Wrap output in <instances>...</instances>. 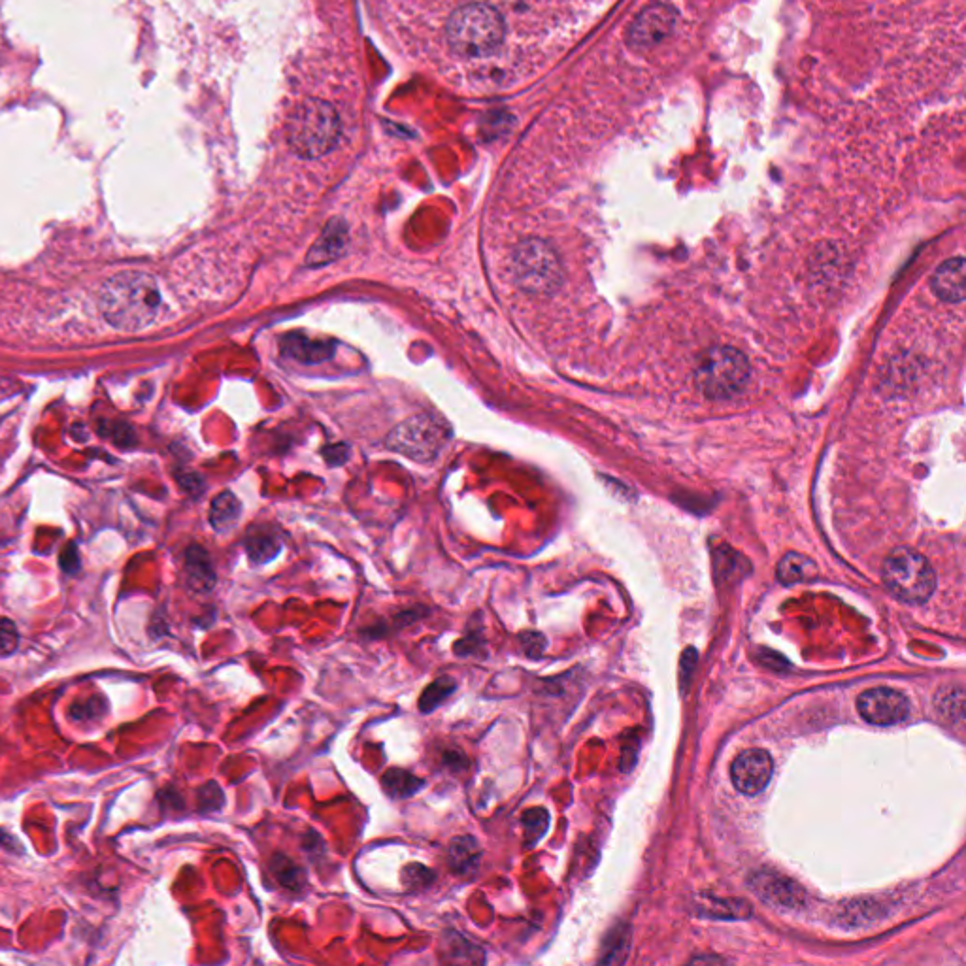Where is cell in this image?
<instances>
[{
  "instance_id": "cell-1",
  "label": "cell",
  "mask_w": 966,
  "mask_h": 966,
  "mask_svg": "<svg viewBox=\"0 0 966 966\" xmlns=\"http://www.w3.org/2000/svg\"><path fill=\"white\" fill-rule=\"evenodd\" d=\"M161 289L157 280L142 270H121L102 285L100 312L123 333H138L155 323L161 312Z\"/></svg>"
},
{
  "instance_id": "cell-2",
  "label": "cell",
  "mask_w": 966,
  "mask_h": 966,
  "mask_svg": "<svg viewBox=\"0 0 966 966\" xmlns=\"http://www.w3.org/2000/svg\"><path fill=\"white\" fill-rule=\"evenodd\" d=\"M504 31L502 16L493 6L472 2L451 14L446 25V38L457 55L485 57L502 44Z\"/></svg>"
},
{
  "instance_id": "cell-3",
  "label": "cell",
  "mask_w": 966,
  "mask_h": 966,
  "mask_svg": "<svg viewBox=\"0 0 966 966\" xmlns=\"http://www.w3.org/2000/svg\"><path fill=\"white\" fill-rule=\"evenodd\" d=\"M340 140V117L325 100L302 102L289 117L287 142L302 159H319L336 148Z\"/></svg>"
},
{
  "instance_id": "cell-4",
  "label": "cell",
  "mask_w": 966,
  "mask_h": 966,
  "mask_svg": "<svg viewBox=\"0 0 966 966\" xmlns=\"http://www.w3.org/2000/svg\"><path fill=\"white\" fill-rule=\"evenodd\" d=\"M885 587L906 604H923L933 597L936 574L929 559L919 551L897 548L883 561Z\"/></svg>"
},
{
  "instance_id": "cell-5",
  "label": "cell",
  "mask_w": 966,
  "mask_h": 966,
  "mask_svg": "<svg viewBox=\"0 0 966 966\" xmlns=\"http://www.w3.org/2000/svg\"><path fill=\"white\" fill-rule=\"evenodd\" d=\"M750 374V361L744 353L729 346H719L702 357L695 372V384L706 399H733L744 391Z\"/></svg>"
},
{
  "instance_id": "cell-6",
  "label": "cell",
  "mask_w": 966,
  "mask_h": 966,
  "mask_svg": "<svg viewBox=\"0 0 966 966\" xmlns=\"http://www.w3.org/2000/svg\"><path fill=\"white\" fill-rule=\"evenodd\" d=\"M517 285L534 295H550L563 284V267L555 250L540 238L523 240L512 255Z\"/></svg>"
},
{
  "instance_id": "cell-7",
  "label": "cell",
  "mask_w": 966,
  "mask_h": 966,
  "mask_svg": "<svg viewBox=\"0 0 966 966\" xmlns=\"http://www.w3.org/2000/svg\"><path fill=\"white\" fill-rule=\"evenodd\" d=\"M446 444L444 427L429 416H416L402 421L385 440V446L414 461H433Z\"/></svg>"
},
{
  "instance_id": "cell-8",
  "label": "cell",
  "mask_w": 966,
  "mask_h": 966,
  "mask_svg": "<svg viewBox=\"0 0 966 966\" xmlns=\"http://www.w3.org/2000/svg\"><path fill=\"white\" fill-rule=\"evenodd\" d=\"M676 27V12L668 4H651L644 8L631 25L627 42L636 51H648L667 40Z\"/></svg>"
},
{
  "instance_id": "cell-9",
  "label": "cell",
  "mask_w": 966,
  "mask_h": 966,
  "mask_svg": "<svg viewBox=\"0 0 966 966\" xmlns=\"http://www.w3.org/2000/svg\"><path fill=\"white\" fill-rule=\"evenodd\" d=\"M857 710L868 723L889 727L910 716V700L897 689L874 687L859 697Z\"/></svg>"
},
{
  "instance_id": "cell-10",
  "label": "cell",
  "mask_w": 966,
  "mask_h": 966,
  "mask_svg": "<svg viewBox=\"0 0 966 966\" xmlns=\"http://www.w3.org/2000/svg\"><path fill=\"white\" fill-rule=\"evenodd\" d=\"M774 763L768 751L753 748L740 753L731 767L734 787L744 795H757L772 778Z\"/></svg>"
},
{
  "instance_id": "cell-11",
  "label": "cell",
  "mask_w": 966,
  "mask_h": 966,
  "mask_svg": "<svg viewBox=\"0 0 966 966\" xmlns=\"http://www.w3.org/2000/svg\"><path fill=\"white\" fill-rule=\"evenodd\" d=\"M750 885L761 899L776 908H799L802 889L787 878L774 872H757L751 876Z\"/></svg>"
},
{
  "instance_id": "cell-12",
  "label": "cell",
  "mask_w": 966,
  "mask_h": 966,
  "mask_svg": "<svg viewBox=\"0 0 966 966\" xmlns=\"http://www.w3.org/2000/svg\"><path fill=\"white\" fill-rule=\"evenodd\" d=\"M346 246H348V227L344 221L333 219L317 238L316 244L308 251L306 263L308 267L329 265L346 251Z\"/></svg>"
},
{
  "instance_id": "cell-13",
  "label": "cell",
  "mask_w": 966,
  "mask_h": 966,
  "mask_svg": "<svg viewBox=\"0 0 966 966\" xmlns=\"http://www.w3.org/2000/svg\"><path fill=\"white\" fill-rule=\"evenodd\" d=\"M934 295L944 302H963L966 295L965 259L955 257L940 265L931 280Z\"/></svg>"
},
{
  "instance_id": "cell-14",
  "label": "cell",
  "mask_w": 966,
  "mask_h": 966,
  "mask_svg": "<svg viewBox=\"0 0 966 966\" xmlns=\"http://www.w3.org/2000/svg\"><path fill=\"white\" fill-rule=\"evenodd\" d=\"M482 855L480 842L470 834H461L451 838L448 846V865L451 872L457 876H472L480 868Z\"/></svg>"
},
{
  "instance_id": "cell-15",
  "label": "cell",
  "mask_w": 966,
  "mask_h": 966,
  "mask_svg": "<svg viewBox=\"0 0 966 966\" xmlns=\"http://www.w3.org/2000/svg\"><path fill=\"white\" fill-rule=\"evenodd\" d=\"M185 578L189 589L195 593H210L216 587V570L204 548L191 546L185 551Z\"/></svg>"
},
{
  "instance_id": "cell-16",
  "label": "cell",
  "mask_w": 966,
  "mask_h": 966,
  "mask_svg": "<svg viewBox=\"0 0 966 966\" xmlns=\"http://www.w3.org/2000/svg\"><path fill=\"white\" fill-rule=\"evenodd\" d=\"M336 344L329 340H312L302 334H289L282 342V350L285 355L297 359L306 365H316L333 355Z\"/></svg>"
},
{
  "instance_id": "cell-17",
  "label": "cell",
  "mask_w": 966,
  "mask_h": 966,
  "mask_svg": "<svg viewBox=\"0 0 966 966\" xmlns=\"http://www.w3.org/2000/svg\"><path fill=\"white\" fill-rule=\"evenodd\" d=\"M442 961L446 963H468V965H482L485 963V953L474 942H470L465 934L457 931H446L442 934Z\"/></svg>"
},
{
  "instance_id": "cell-18",
  "label": "cell",
  "mask_w": 966,
  "mask_h": 966,
  "mask_svg": "<svg viewBox=\"0 0 966 966\" xmlns=\"http://www.w3.org/2000/svg\"><path fill=\"white\" fill-rule=\"evenodd\" d=\"M382 785L391 799L404 800L425 789V780L404 768H389L382 778Z\"/></svg>"
},
{
  "instance_id": "cell-19",
  "label": "cell",
  "mask_w": 966,
  "mask_h": 966,
  "mask_svg": "<svg viewBox=\"0 0 966 966\" xmlns=\"http://www.w3.org/2000/svg\"><path fill=\"white\" fill-rule=\"evenodd\" d=\"M268 870L276 878V882L289 891H302L306 887V882H308L306 870L284 853L272 855V859L268 863Z\"/></svg>"
},
{
  "instance_id": "cell-20",
  "label": "cell",
  "mask_w": 966,
  "mask_h": 966,
  "mask_svg": "<svg viewBox=\"0 0 966 966\" xmlns=\"http://www.w3.org/2000/svg\"><path fill=\"white\" fill-rule=\"evenodd\" d=\"M240 512H242V508H240L238 499L234 497L233 493L225 491L212 500L210 523L217 533H227L238 523Z\"/></svg>"
},
{
  "instance_id": "cell-21",
  "label": "cell",
  "mask_w": 966,
  "mask_h": 966,
  "mask_svg": "<svg viewBox=\"0 0 966 966\" xmlns=\"http://www.w3.org/2000/svg\"><path fill=\"white\" fill-rule=\"evenodd\" d=\"M934 708L951 725H961L965 719V693L961 687H944L934 697Z\"/></svg>"
},
{
  "instance_id": "cell-22",
  "label": "cell",
  "mask_w": 966,
  "mask_h": 966,
  "mask_svg": "<svg viewBox=\"0 0 966 966\" xmlns=\"http://www.w3.org/2000/svg\"><path fill=\"white\" fill-rule=\"evenodd\" d=\"M814 576H816V565L800 553H787L778 565V580L785 585L806 582Z\"/></svg>"
},
{
  "instance_id": "cell-23",
  "label": "cell",
  "mask_w": 966,
  "mask_h": 966,
  "mask_svg": "<svg viewBox=\"0 0 966 966\" xmlns=\"http://www.w3.org/2000/svg\"><path fill=\"white\" fill-rule=\"evenodd\" d=\"M457 691V682L450 676H440L431 685L425 687V691L419 697V712L421 714H431L438 706H442L451 695Z\"/></svg>"
},
{
  "instance_id": "cell-24",
  "label": "cell",
  "mask_w": 966,
  "mask_h": 966,
  "mask_svg": "<svg viewBox=\"0 0 966 966\" xmlns=\"http://www.w3.org/2000/svg\"><path fill=\"white\" fill-rule=\"evenodd\" d=\"M246 551H248V557H250L251 563L265 565V563L274 561L280 555L282 544L272 534H253V536L248 538V542H246Z\"/></svg>"
},
{
  "instance_id": "cell-25",
  "label": "cell",
  "mask_w": 966,
  "mask_h": 966,
  "mask_svg": "<svg viewBox=\"0 0 966 966\" xmlns=\"http://www.w3.org/2000/svg\"><path fill=\"white\" fill-rule=\"evenodd\" d=\"M521 825L525 829V846L533 848L548 833L550 814L546 808H531L521 816Z\"/></svg>"
},
{
  "instance_id": "cell-26",
  "label": "cell",
  "mask_w": 966,
  "mask_h": 966,
  "mask_svg": "<svg viewBox=\"0 0 966 966\" xmlns=\"http://www.w3.org/2000/svg\"><path fill=\"white\" fill-rule=\"evenodd\" d=\"M483 650H485V636H483L482 623L474 621V627L459 642H455L453 651L457 657H476Z\"/></svg>"
},
{
  "instance_id": "cell-27",
  "label": "cell",
  "mask_w": 966,
  "mask_h": 966,
  "mask_svg": "<svg viewBox=\"0 0 966 966\" xmlns=\"http://www.w3.org/2000/svg\"><path fill=\"white\" fill-rule=\"evenodd\" d=\"M225 804V793L216 782H208L199 789L200 814H214L219 812Z\"/></svg>"
},
{
  "instance_id": "cell-28",
  "label": "cell",
  "mask_w": 966,
  "mask_h": 966,
  "mask_svg": "<svg viewBox=\"0 0 966 966\" xmlns=\"http://www.w3.org/2000/svg\"><path fill=\"white\" fill-rule=\"evenodd\" d=\"M434 882V872L431 868L423 867V865H408L404 868L402 872V883L406 885V889L414 891V889H425L429 887L431 883Z\"/></svg>"
},
{
  "instance_id": "cell-29",
  "label": "cell",
  "mask_w": 966,
  "mask_h": 966,
  "mask_svg": "<svg viewBox=\"0 0 966 966\" xmlns=\"http://www.w3.org/2000/svg\"><path fill=\"white\" fill-rule=\"evenodd\" d=\"M19 648V631L8 617L0 619V657H10Z\"/></svg>"
},
{
  "instance_id": "cell-30",
  "label": "cell",
  "mask_w": 966,
  "mask_h": 966,
  "mask_svg": "<svg viewBox=\"0 0 966 966\" xmlns=\"http://www.w3.org/2000/svg\"><path fill=\"white\" fill-rule=\"evenodd\" d=\"M104 710H106V702L100 697H93V699H87L85 702L74 704L72 710H70V716L76 721H89V719H97V717L102 716Z\"/></svg>"
},
{
  "instance_id": "cell-31",
  "label": "cell",
  "mask_w": 966,
  "mask_h": 966,
  "mask_svg": "<svg viewBox=\"0 0 966 966\" xmlns=\"http://www.w3.org/2000/svg\"><path fill=\"white\" fill-rule=\"evenodd\" d=\"M519 642L523 646V651L533 659L540 657L542 651L546 648V638L540 633H521L519 634Z\"/></svg>"
},
{
  "instance_id": "cell-32",
  "label": "cell",
  "mask_w": 966,
  "mask_h": 966,
  "mask_svg": "<svg viewBox=\"0 0 966 966\" xmlns=\"http://www.w3.org/2000/svg\"><path fill=\"white\" fill-rule=\"evenodd\" d=\"M59 565L61 568L67 572V574H76L80 570V555H78V550L74 544L67 546V550L61 553L59 557Z\"/></svg>"
},
{
  "instance_id": "cell-33",
  "label": "cell",
  "mask_w": 966,
  "mask_h": 966,
  "mask_svg": "<svg viewBox=\"0 0 966 966\" xmlns=\"http://www.w3.org/2000/svg\"><path fill=\"white\" fill-rule=\"evenodd\" d=\"M442 761L453 772H461V770H467L468 768V757L461 750L446 751L444 757H442Z\"/></svg>"
}]
</instances>
